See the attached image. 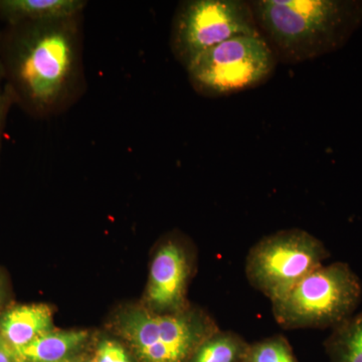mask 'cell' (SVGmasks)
<instances>
[{
  "label": "cell",
  "mask_w": 362,
  "mask_h": 362,
  "mask_svg": "<svg viewBox=\"0 0 362 362\" xmlns=\"http://www.w3.org/2000/svg\"><path fill=\"white\" fill-rule=\"evenodd\" d=\"M73 21L9 25L1 44L4 87L14 102L33 113L54 108L75 77L77 37Z\"/></svg>",
  "instance_id": "cell-1"
},
{
  "label": "cell",
  "mask_w": 362,
  "mask_h": 362,
  "mask_svg": "<svg viewBox=\"0 0 362 362\" xmlns=\"http://www.w3.org/2000/svg\"><path fill=\"white\" fill-rule=\"evenodd\" d=\"M249 2L262 37L287 65L338 51L362 23V1L356 0Z\"/></svg>",
  "instance_id": "cell-2"
},
{
  "label": "cell",
  "mask_w": 362,
  "mask_h": 362,
  "mask_svg": "<svg viewBox=\"0 0 362 362\" xmlns=\"http://www.w3.org/2000/svg\"><path fill=\"white\" fill-rule=\"evenodd\" d=\"M362 295L361 280L349 264L319 267L284 297L272 302L285 329L337 327L354 315Z\"/></svg>",
  "instance_id": "cell-3"
},
{
  "label": "cell",
  "mask_w": 362,
  "mask_h": 362,
  "mask_svg": "<svg viewBox=\"0 0 362 362\" xmlns=\"http://www.w3.org/2000/svg\"><path fill=\"white\" fill-rule=\"evenodd\" d=\"M278 63L262 35H240L199 54L185 70L197 94L221 98L265 84Z\"/></svg>",
  "instance_id": "cell-4"
},
{
  "label": "cell",
  "mask_w": 362,
  "mask_h": 362,
  "mask_svg": "<svg viewBox=\"0 0 362 362\" xmlns=\"http://www.w3.org/2000/svg\"><path fill=\"white\" fill-rule=\"evenodd\" d=\"M330 254L320 240L301 228L279 230L259 240L246 259L250 284L271 302L288 294L323 266Z\"/></svg>",
  "instance_id": "cell-5"
},
{
  "label": "cell",
  "mask_w": 362,
  "mask_h": 362,
  "mask_svg": "<svg viewBox=\"0 0 362 362\" xmlns=\"http://www.w3.org/2000/svg\"><path fill=\"white\" fill-rule=\"evenodd\" d=\"M119 329L141 362H188L220 330L209 317L187 309L173 314L135 309L121 317Z\"/></svg>",
  "instance_id": "cell-6"
},
{
  "label": "cell",
  "mask_w": 362,
  "mask_h": 362,
  "mask_svg": "<svg viewBox=\"0 0 362 362\" xmlns=\"http://www.w3.org/2000/svg\"><path fill=\"white\" fill-rule=\"evenodd\" d=\"M258 35L249 1L188 0L180 2L173 16L170 47L185 68L199 54L226 40Z\"/></svg>",
  "instance_id": "cell-7"
},
{
  "label": "cell",
  "mask_w": 362,
  "mask_h": 362,
  "mask_svg": "<svg viewBox=\"0 0 362 362\" xmlns=\"http://www.w3.org/2000/svg\"><path fill=\"white\" fill-rule=\"evenodd\" d=\"M190 266L187 252L175 240L157 250L150 267L147 301L159 314L180 313L185 308V290Z\"/></svg>",
  "instance_id": "cell-8"
},
{
  "label": "cell",
  "mask_w": 362,
  "mask_h": 362,
  "mask_svg": "<svg viewBox=\"0 0 362 362\" xmlns=\"http://www.w3.org/2000/svg\"><path fill=\"white\" fill-rule=\"evenodd\" d=\"M52 330V312L45 304L14 306L0 317V337L16 351Z\"/></svg>",
  "instance_id": "cell-9"
},
{
  "label": "cell",
  "mask_w": 362,
  "mask_h": 362,
  "mask_svg": "<svg viewBox=\"0 0 362 362\" xmlns=\"http://www.w3.org/2000/svg\"><path fill=\"white\" fill-rule=\"evenodd\" d=\"M85 6L81 0H0V16L8 25L66 20Z\"/></svg>",
  "instance_id": "cell-10"
},
{
  "label": "cell",
  "mask_w": 362,
  "mask_h": 362,
  "mask_svg": "<svg viewBox=\"0 0 362 362\" xmlns=\"http://www.w3.org/2000/svg\"><path fill=\"white\" fill-rule=\"evenodd\" d=\"M88 337L87 331L52 329L16 352L21 362L66 361Z\"/></svg>",
  "instance_id": "cell-11"
},
{
  "label": "cell",
  "mask_w": 362,
  "mask_h": 362,
  "mask_svg": "<svg viewBox=\"0 0 362 362\" xmlns=\"http://www.w3.org/2000/svg\"><path fill=\"white\" fill-rule=\"evenodd\" d=\"M325 345L331 362H362V312L333 328Z\"/></svg>",
  "instance_id": "cell-12"
},
{
  "label": "cell",
  "mask_w": 362,
  "mask_h": 362,
  "mask_svg": "<svg viewBox=\"0 0 362 362\" xmlns=\"http://www.w3.org/2000/svg\"><path fill=\"white\" fill-rule=\"evenodd\" d=\"M249 346L235 333L218 330L197 347L188 362H244Z\"/></svg>",
  "instance_id": "cell-13"
},
{
  "label": "cell",
  "mask_w": 362,
  "mask_h": 362,
  "mask_svg": "<svg viewBox=\"0 0 362 362\" xmlns=\"http://www.w3.org/2000/svg\"><path fill=\"white\" fill-rule=\"evenodd\" d=\"M244 362H296L285 338L275 337L251 345Z\"/></svg>",
  "instance_id": "cell-14"
},
{
  "label": "cell",
  "mask_w": 362,
  "mask_h": 362,
  "mask_svg": "<svg viewBox=\"0 0 362 362\" xmlns=\"http://www.w3.org/2000/svg\"><path fill=\"white\" fill-rule=\"evenodd\" d=\"M95 357L99 362H131L126 350L112 340H104L100 343Z\"/></svg>",
  "instance_id": "cell-15"
},
{
  "label": "cell",
  "mask_w": 362,
  "mask_h": 362,
  "mask_svg": "<svg viewBox=\"0 0 362 362\" xmlns=\"http://www.w3.org/2000/svg\"><path fill=\"white\" fill-rule=\"evenodd\" d=\"M13 98L11 92L4 87V93L0 96V143H1L2 131H4V123L9 108L13 104Z\"/></svg>",
  "instance_id": "cell-16"
},
{
  "label": "cell",
  "mask_w": 362,
  "mask_h": 362,
  "mask_svg": "<svg viewBox=\"0 0 362 362\" xmlns=\"http://www.w3.org/2000/svg\"><path fill=\"white\" fill-rule=\"evenodd\" d=\"M0 362H21L16 350L0 337Z\"/></svg>",
  "instance_id": "cell-17"
},
{
  "label": "cell",
  "mask_w": 362,
  "mask_h": 362,
  "mask_svg": "<svg viewBox=\"0 0 362 362\" xmlns=\"http://www.w3.org/2000/svg\"><path fill=\"white\" fill-rule=\"evenodd\" d=\"M4 78V65H2L1 47H0V96L4 93V87H2V81Z\"/></svg>",
  "instance_id": "cell-18"
},
{
  "label": "cell",
  "mask_w": 362,
  "mask_h": 362,
  "mask_svg": "<svg viewBox=\"0 0 362 362\" xmlns=\"http://www.w3.org/2000/svg\"><path fill=\"white\" fill-rule=\"evenodd\" d=\"M2 300V286L1 283H0V303H1Z\"/></svg>",
  "instance_id": "cell-19"
},
{
  "label": "cell",
  "mask_w": 362,
  "mask_h": 362,
  "mask_svg": "<svg viewBox=\"0 0 362 362\" xmlns=\"http://www.w3.org/2000/svg\"><path fill=\"white\" fill-rule=\"evenodd\" d=\"M88 362H99V361H97L96 357H94V358L90 359V361H88Z\"/></svg>",
  "instance_id": "cell-20"
},
{
  "label": "cell",
  "mask_w": 362,
  "mask_h": 362,
  "mask_svg": "<svg viewBox=\"0 0 362 362\" xmlns=\"http://www.w3.org/2000/svg\"><path fill=\"white\" fill-rule=\"evenodd\" d=\"M62 362H74V361H69V359H68V361H62Z\"/></svg>",
  "instance_id": "cell-21"
}]
</instances>
